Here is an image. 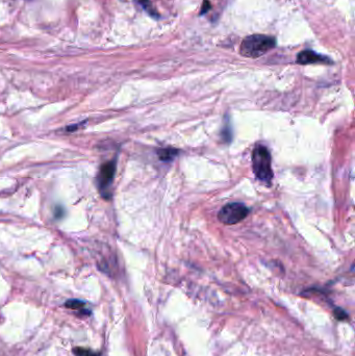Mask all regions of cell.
Instances as JSON below:
<instances>
[{
  "label": "cell",
  "mask_w": 355,
  "mask_h": 356,
  "mask_svg": "<svg viewBox=\"0 0 355 356\" xmlns=\"http://www.w3.org/2000/svg\"><path fill=\"white\" fill-rule=\"evenodd\" d=\"M297 63L300 65H310V64H333V61L325 55L319 54L313 50L305 49L299 52L297 55Z\"/></svg>",
  "instance_id": "5"
},
{
  "label": "cell",
  "mask_w": 355,
  "mask_h": 356,
  "mask_svg": "<svg viewBox=\"0 0 355 356\" xmlns=\"http://www.w3.org/2000/svg\"><path fill=\"white\" fill-rule=\"evenodd\" d=\"M66 306L71 308V310H75V311L77 310V311H81L84 314H90V313H87L85 303L81 301H78V300H70L66 303Z\"/></svg>",
  "instance_id": "7"
},
{
  "label": "cell",
  "mask_w": 355,
  "mask_h": 356,
  "mask_svg": "<svg viewBox=\"0 0 355 356\" xmlns=\"http://www.w3.org/2000/svg\"><path fill=\"white\" fill-rule=\"evenodd\" d=\"M253 172L258 180L271 185L273 179V171L271 166V154L264 145H257L252 151Z\"/></svg>",
  "instance_id": "2"
},
{
  "label": "cell",
  "mask_w": 355,
  "mask_h": 356,
  "mask_svg": "<svg viewBox=\"0 0 355 356\" xmlns=\"http://www.w3.org/2000/svg\"><path fill=\"white\" fill-rule=\"evenodd\" d=\"M137 1L143 5L145 8H148L149 7V0H137Z\"/></svg>",
  "instance_id": "11"
},
{
  "label": "cell",
  "mask_w": 355,
  "mask_h": 356,
  "mask_svg": "<svg viewBox=\"0 0 355 356\" xmlns=\"http://www.w3.org/2000/svg\"><path fill=\"white\" fill-rule=\"evenodd\" d=\"M249 215V208L240 202H232L224 205L219 213L218 219L225 225H234L243 221Z\"/></svg>",
  "instance_id": "3"
},
{
  "label": "cell",
  "mask_w": 355,
  "mask_h": 356,
  "mask_svg": "<svg viewBox=\"0 0 355 356\" xmlns=\"http://www.w3.org/2000/svg\"><path fill=\"white\" fill-rule=\"evenodd\" d=\"M275 46L276 41L274 38L265 34H252L243 40L240 53L246 57L257 58L273 49Z\"/></svg>",
  "instance_id": "1"
},
{
  "label": "cell",
  "mask_w": 355,
  "mask_h": 356,
  "mask_svg": "<svg viewBox=\"0 0 355 356\" xmlns=\"http://www.w3.org/2000/svg\"><path fill=\"white\" fill-rule=\"evenodd\" d=\"M346 316H347V314L343 312L342 310H340V308H339V310H337V311H336V317H337L339 320L345 319V318H346Z\"/></svg>",
  "instance_id": "10"
},
{
  "label": "cell",
  "mask_w": 355,
  "mask_h": 356,
  "mask_svg": "<svg viewBox=\"0 0 355 356\" xmlns=\"http://www.w3.org/2000/svg\"><path fill=\"white\" fill-rule=\"evenodd\" d=\"M159 158L164 161V162H169L172 161L177 154H178V150L173 149V148H166V149H160L158 151Z\"/></svg>",
  "instance_id": "6"
},
{
  "label": "cell",
  "mask_w": 355,
  "mask_h": 356,
  "mask_svg": "<svg viewBox=\"0 0 355 356\" xmlns=\"http://www.w3.org/2000/svg\"><path fill=\"white\" fill-rule=\"evenodd\" d=\"M117 164L116 161H110L103 164L99 173L97 175V185L100 191V194L104 198H110L111 196V187L114 181V177L116 174Z\"/></svg>",
  "instance_id": "4"
},
{
  "label": "cell",
  "mask_w": 355,
  "mask_h": 356,
  "mask_svg": "<svg viewBox=\"0 0 355 356\" xmlns=\"http://www.w3.org/2000/svg\"><path fill=\"white\" fill-rule=\"evenodd\" d=\"M209 9H210V3H209V1H208V0H204V1H203V5H202V9H201L200 14L202 15V14H204V13H207V11H208Z\"/></svg>",
  "instance_id": "9"
},
{
  "label": "cell",
  "mask_w": 355,
  "mask_h": 356,
  "mask_svg": "<svg viewBox=\"0 0 355 356\" xmlns=\"http://www.w3.org/2000/svg\"><path fill=\"white\" fill-rule=\"evenodd\" d=\"M75 356H99L97 353L93 352L89 349H82V348H74L73 350Z\"/></svg>",
  "instance_id": "8"
}]
</instances>
